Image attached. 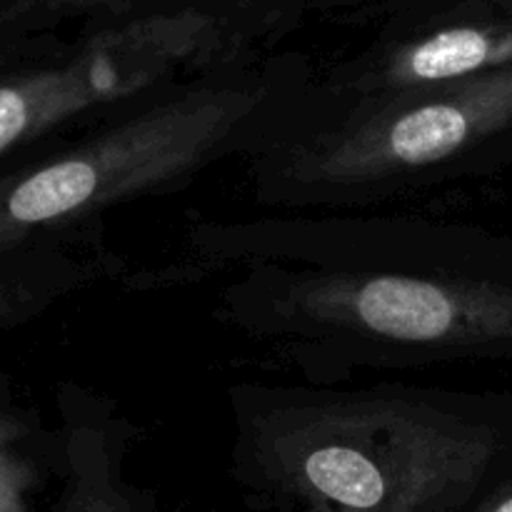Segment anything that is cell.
I'll return each instance as SVG.
<instances>
[{
    "label": "cell",
    "instance_id": "cell-1",
    "mask_svg": "<svg viewBox=\"0 0 512 512\" xmlns=\"http://www.w3.org/2000/svg\"><path fill=\"white\" fill-rule=\"evenodd\" d=\"M250 455L305 512H445L488 473L483 423L405 395H323L255 415Z\"/></svg>",
    "mask_w": 512,
    "mask_h": 512
},
{
    "label": "cell",
    "instance_id": "cell-2",
    "mask_svg": "<svg viewBox=\"0 0 512 512\" xmlns=\"http://www.w3.org/2000/svg\"><path fill=\"white\" fill-rule=\"evenodd\" d=\"M268 98L253 80L180 90L75 148L0 178V253L178 183L223 153Z\"/></svg>",
    "mask_w": 512,
    "mask_h": 512
},
{
    "label": "cell",
    "instance_id": "cell-3",
    "mask_svg": "<svg viewBox=\"0 0 512 512\" xmlns=\"http://www.w3.org/2000/svg\"><path fill=\"white\" fill-rule=\"evenodd\" d=\"M300 335L448 358L512 340V285L448 275H313L288 293Z\"/></svg>",
    "mask_w": 512,
    "mask_h": 512
},
{
    "label": "cell",
    "instance_id": "cell-4",
    "mask_svg": "<svg viewBox=\"0 0 512 512\" xmlns=\"http://www.w3.org/2000/svg\"><path fill=\"white\" fill-rule=\"evenodd\" d=\"M512 125V63L470 78L365 100V108L298 155L318 188L395 183L443 165Z\"/></svg>",
    "mask_w": 512,
    "mask_h": 512
},
{
    "label": "cell",
    "instance_id": "cell-5",
    "mask_svg": "<svg viewBox=\"0 0 512 512\" xmlns=\"http://www.w3.org/2000/svg\"><path fill=\"white\" fill-rule=\"evenodd\" d=\"M225 45L228 35L215 15L155 13L93 35L65 63L0 80V155L78 115L200 68Z\"/></svg>",
    "mask_w": 512,
    "mask_h": 512
},
{
    "label": "cell",
    "instance_id": "cell-6",
    "mask_svg": "<svg viewBox=\"0 0 512 512\" xmlns=\"http://www.w3.org/2000/svg\"><path fill=\"white\" fill-rule=\"evenodd\" d=\"M512 63V20H458L425 30L365 65L355 85L365 100L470 78Z\"/></svg>",
    "mask_w": 512,
    "mask_h": 512
},
{
    "label": "cell",
    "instance_id": "cell-7",
    "mask_svg": "<svg viewBox=\"0 0 512 512\" xmlns=\"http://www.w3.org/2000/svg\"><path fill=\"white\" fill-rule=\"evenodd\" d=\"M125 438L98 415L73 410L65 435V490L55 512H150L123 473Z\"/></svg>",
    "mask_w": 512,
    "mask_h": 512
},
{
    "label": "cell",
    "instance_id": "cell-8",
    "mask_svg": "<svg viewBox=\"0 0 512 512\" xmlns=\"http://www.w3.org/2000/svg\"><path fill=\"white\" fill-rule=\"evenodd\" d=\"M63 273L13 253H0V330L38 313L60 290Z\"/></svg>",
    "mask_w": 512,
    "mask_h": 512
},
{
    "label": "cell",
    "instance_id": "cell-9",
    "mask_svg": "<svg viewBox=\"0 0 512 512\" xmlns=\"http://www.w3.org/2000/svg\"><path fill=\"white\" fill-rule=\"evenodd\" d=\"M25 438L28 428L13 413L0 410V512H30L38 470L20 448Z\"/></svg>",
    "mask_w": 512,
    "mask_h": 512
},
{
    "label": "cell",
    "instance_id": "cell-10",
    "mask_svg": "<svg viewBox=\"0 0 512 512\" xmlns=\"http://www.w3.org/2000/svg\"><path fill=\"white\" fill-rule=\"evenodd\" d=\"M480 512H512V483L505 490H500Z\"/></svg>",
    "mask_w": 512,
    "mask_h": 512
},
{
    "label": "cell",
    "instance_id": "cell-11",
    "mask_svg": "<svg viewBox=\"0 0 512 512\" xmlns=\"http://www.w3.org/2000/svg\"><path fill=\"white\" fill-rule=\"evenodd\" d=\"M35 3H53V5H85V3H108V0H35Z\"/></svg>",
    "mask_w": 512,
    "mask_h": 512
}]
</instances>
